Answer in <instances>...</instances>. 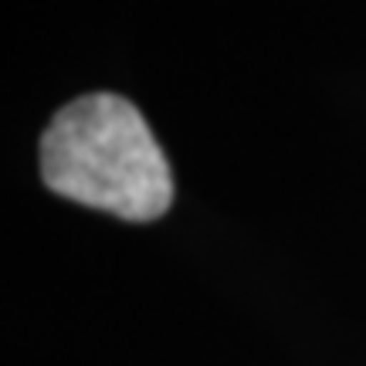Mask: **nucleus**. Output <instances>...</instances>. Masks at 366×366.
<instances>
[{"label":"nucleus","instance_id":"f257e3e1","mask_svg":"<svg viewBox=\"0 0 366 366\" xmlns=\"http://www.w3.org/2000/svg\"><path fill=\"white\" fill-rule=\"evenodd\" d=\"M41 177L58 197L157 221L173 204V173L143 112L112 92L81 95L58 109L41 136Z\"/></svg>","mask_w":366,"mask_h":366}]
</instances>
